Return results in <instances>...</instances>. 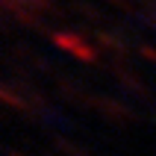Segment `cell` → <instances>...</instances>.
<instances>
[{
    "mask_svg": "<svg viewBox=\"0 0 156 156\" xmlns=\"http://www.w3.org/2000/svg\"><path fill=\"white\" fill-rule=\"evenodd\" d=\"M50 38H53V44H56L59 50L71 53L74 59L86 62V65L97 62V50L86 41V38H83V30H80V33H74V30H62V33H53Z\"/></svg>",
    "mask_w": 156,
    "mask_h": 156,
    "instance_id": "cell-1",
    "label": "cell"
},
{
    "mask_svg": "<svg viewBox=\"0 0 156 156\" xmlns=\"http://www.w3.org/2000/svg\"><path fill=\"white\" fill-rule=\"evenodd\" d=\"M91 109H97V115L103 121H112V124H130L136 115L127 103H121L118 97H106V94H97L91 97Z\"/></svg>",
    "mask_w": 156,
    "mask_h": 156,
    "instance_id": "cell-2",
    "label": "cell"
},
{
    "mask_svg": "<svg viewBox=\"0 0 156 156\" xmlns=\"http://www.w3.org/2000/svg\"><path fill=\"white\" fill-rule=\"evenodd\" d=\"M109 71L115 74V80L121 83V88L127 91V94H136V97H141V100H147V97H150V88L144 86L141 77H139V74H133L127 65H118V62H115V65H109Z\"/></svg>",
    "mask_w": 156,
    "mask_h": 156,
    "instance_id": "cell-3",
    "label": "cell"
},
{
    "mask_svg": "<svg viewBox=\"0 0 156 156\" xmlns=\"http://www.w3.org/2000/svg\"><path fill=\"white\" fill-rule=\"evenodd\" d=\"M56 88H59V94L65 97L68 103H74V106H91V97H94V94H88L77 80L59 77V80H56Z\"/></svg>",
    "mask_w": 156,
    "mask_h": 156,
    "instance_id": "cell-4",
    "label": "cell"
},
{
    "mask_svg": "<svg viewBox=\"0 0 156 156\" xmlns=\"http://www.w3.org/2000/svg\"><path fill=\"white\" fill-rule=\"evenodd\" d=\"M88 35H94V41H97L100 50H109L118 59L127 56V44H124V38L118 33H112V30H88Z\"/></svg>",
    "mask_w": 156,
    "mask_h": 156,
    "instance_id": "cell-5",
    "label": "cell"
},
{
    "mask_svg": "<svg viewBox=\"0 0 156 156\" xmlns=\"http://www.w3.org/2000/svg\"><path fill=\"white\" fill-rule=\"evenodd\" d=\"M71 12H77V15L88 18V21H109L97 6H91V3H86V0H71Z\"/></svg>",
    "mask_w": 156,
    "mask_h": 156,
    "instance_id": "cell-6",
    "label": "cell"
},
{
    "mask_svg": "<svg viewBox=\"0 0 156 156\" xmlns=\"http://www.w3.org/2000/svg\"><path fill=\"white\" fill-rule=\"evenodd\" d=\"M53 144H56V150H62L65 156H91L88 150L77 147V144H74V141H68V139H53Z\"/></svg>",
    "mask_w": 156,
    "mask_h": 156,
    "instance_id": "cell-7",
    "label": "cell"
},
{
    "mask_svg": "<svg viewBox=\"0 0 156 156\" xmlns=\"http://www.w3.org/2000/svg\"><path fill=\"white\" fill-rule=\"evenodd\" d=\"M136 50L141 53V59H147V62H153V65H156V47H150V44H139Z\"/></svg>",
    "mask_w": 156,
    "mask_h": 156,
    "instance_id": "cell-8",
    "label": "cell"
},
{
    "mask_svg": "<svg viewBox=\"0 0 156 156\" xmlns=\"http://www.w3.org/2000/svg\"><path fill=\"white\" fill-rule=\"evenodd\" d=\"M9 156H21V153H15V150H9Z\"/></svg>",
    "mask_w": 156,
    "mask_h": 156,
    "instance_id": "cell-9",
    "label": "cell"
}]
</instances>
